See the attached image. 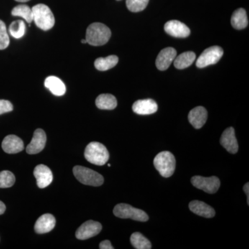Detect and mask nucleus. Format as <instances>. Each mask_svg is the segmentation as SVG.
Segmentation results:
<instances>
[{
    "label": "nucleus",
    "mask_w": 249,
    "mask_h": 249,
    "mask_svg": "<svg viewBox=\"0 0 249 249\" xmlns=\"http://www.w3.org/2000/svg\"><path fill=\"white\" fill-rule=\"evenodd\" d=\"M110 29L99 22L92 23L88 27L86 31V39L88 44L92 46L106 45L110 39Z\"/></svg>",
    "instance_id": "1"
},
{
    "label": "nucleus",
    "mask_w": 249,
    "mask_h": 249,
    "mask_svg": "<svg viewBox=\"0 0 249 249\" xmlns=\"http://www.w3.org/2000/svg\"><path fill=\"white\" fill-rule=\"evenodd\" d=\"M33 21L36 26L44 31H48L55 24V18L47 5L39 4L32 8Z\"/></svg>",
    "instance_id": "2"
},
{
    "label": "nucleus",
    "mask_w": 249,
    "mask_h": 249,
    "mask_svg": "<svg viewBox=\"0 0 249 249\" xmlns=\"http://www.w3.org/2000/svg\"><path fill=\"white\" fill-rule=\"evenodd\" d=\"M85 157L89 163L97 165L106 164L109 158L106 147L101 142H91L85 150Z\"/></svg>",
    "instance_id": "3"
},
{
    "label": "nucleus",
    "mask_w": 249,
    "mask_h": 249,
    "mask_svg": "<svg viewBox=\"0 0 249 249\" xmlns=\"http://www.w3.org/2000/svg\"><path fill=\"white\" fill-rule=\"evenodd\" d=\"M154 165L162 177L170 178L173 175L176 166L175 156L168 151L160 152L154 160Z\"/></svg>",
    "instance_id": "4"
},
{
    "label": "nucleus",
    "mask_w": 249,
    "mask_h": 249,
    "mask_svg": "<svg viewBox=\"0 0 249 249\" xmlns=\"http://www.w3.org/2000/svg\"><path fill=\"white\" fill-rule=\"evenodd\" d=\"M75 178L83 184L91 186H100L104 183V178L97 172L85 168V167L76 165L73 169Z\"/></svg>",
    "instance_id": "5"
},
{
    "label": "nucleus",
    "mask_w": 249,
    "mask_h": 249,
    "mask_svg": "<svg viewBox=\"0 0 249 249\" xmlns=\"http://www.w3.org/2000/svg\"><path fill=\"white\" fill-rule=\"evenodd\" d=\"M114 215L122 219H132L139 222H147L149 217L145 211L136 209L130 205L127 204H119L114 207Z\"/></svg>",
    "instance_id": "6"
},
{
    "label": "nucleus",
    "mask_w": 249,
    "mask_h": 249,
    "mask_svg": "<svg viewBox=\"0 0 249 249\" xmlns=\"http://www.w3.org/2000/svg\"><path fill=\"white\" fill-rule=\"evenodd\" d=\"M224 51L219 46H213L206 49L196 60V66L198 68H204L209 65H214L222 58Z\"/></svg>",
    "instance_id": "7"
},
{
    "label": "nucleus",
    "mask_w": 249,
    "mask_h": 249,
    "mask_svg": "<svg viewBox=\"0 0 249 249\" xmlns=\"http://www.w3.org/2000/svg\"><path fill=\"white\" fill-rule=\"evenodd\" d=\"M191 183L196 188L209 194L217 193L220 187V180L217 177L204 178L201 176H195L191 178Z\"/></svg>",
    "instance_id": "8"
},
{
    "label": "nucleus",
    "mask_w": 249,
    "mask_h": 249,
    "mask_svg": "<svg viewBox=\"0 0 249 249\" xmlns=\"http://www.w3.org/2000/svg\"><path fill=\"white\" fill-rule=\"evenodd\" d=\"M102 230L101 223L89 220L82 224L76 232V237L80 240H88L100 233Z\"/></svg>",
    "instance_id": "9"
},
{
    "label": "nucleus",
    "mask_w": 249,
    "mask_h": 249,
    "mask_svg": "<svg viewBox=\"0 0 249 249\" xmlns=\"http://www.w3.org/2000/svg\"><path fill=\"white\" fill-rule=\"evenodd\" d=\"M47 142V136L45 131L42 129H37L34 132V137L30 143L27 145V152L29 155H35L43 150Z\"/></svg>",
    "instance_id": "10"
},
{
    "label": "nucleus",
    "mask_w": 249,
    "mask_h": 249,
    "mask_svg": "<svg viewBox=\"0 0 249 249\" xmlns=\"http://www.w3.org/2000/svg\"><path fill=\"white\" fill-rule=\"evenodd\" d=\"M164 29L167 34L175 37L184 38L191 34L189 28L178 20L168 21L165 23Z\"/></svg>",
    "instance_id": "11"
},
{
    "label": "nucleus",
    "mask_w": 249,
    "mask_h": 249,
    "mask_svg": "<svg viewBox=\"0 0 249 249\" xmlns=\"http://www.w3.org/2000/svg\"><path fill=\"white\" fill-rule=\"evenodd\" d=\"M177 56V51L173 47H168L160 51L156 60V66L160 71L168 70Z\"/></svg>",
    "instance_id": "12"
},
{
    "label": "nucleus",
    "mask_w": 249,
    "mask_h": 249,
    "mask_svg": "<svg viewBox=\"0 0 249 249\" xmlns=\"http://www.w3.org/2000/svg\"><path fill=\"white\" fill-rule=\"evenodd\" d=\"M34 174L37 180V186L40 188H46L53 181V174L47 165H37L34 169Z\"/></svg>",
    "instance_id": "13"
},
{
    "label": "nucleus",
    "mask_w": 249,
    "mask_h": 249,
    "mask_svg": "<svg viewBox=\"0 0 249 249\" xmlns=\"http://www.w3.org/2000/svg\"><path fill=\"white\" fill-rule=\"evenodd\" d=\"M220 144L230 153H237L238 151L239 145L233 127H229L224 130L221 137Z\"/></svg>",
    "instance_id": "14"
},
{
    "label": "nucleus",
    "mask_w": 249,
    "mask_h": 249,
    "mask_svg": "<svg viewBox=\"0 0 249 249\" xmlns=\"http://www.w3.org/2000/svg\"><path fill=\"white\" fill-rule=\"evenodd\" d=\"M158 109L157 103L154 100L144 99L136 101L132 106V110L139 115H149L154 114Z\"/></svg>",
    "instance_id": "15"
},
{
    "label": "nucleus",
    "mask_w": 249,
    "mask_h": 249,
    "mask_svg": "<svg viewBox=\"0 0 249 249\" xmlns=\"http://www.w3.org/2000/svg\"><path fill=\"white\" fill-rule=\"evenodd\" d=\"M3 150L6 153L16 154L24 150V142L22 139L16 135H8L1 143Z\"/></svg>",
    "instance_id": "16"
},
{
    "label": "nucleus",
    "mask_w": 249,
    "mask_h": 249,
    "mask_svg": "<svg viewBox=\"0 0 249 249\" xmlns=\"http://www.w3.org/2000/svg\"><path fill=\"white\" fill-rule=\"evenodd\" d=\"M208 112L206 108L198 106L192 109L188 114V120L196 129H200L206 124Z\"/></svg>",
    "instance_id": "17"
},
{
    "label": "nucleus",
    "mask_w": 249,
    "mask_h": 249,
    "mask_svg": "<svg viewBox=\"0 0 249 249\" xmlns=\"http://www.w3.org/2000/svg\"><path fill=\"white\" fill-rule=\"evenodd\" d=\"M55 219L52 214H45L36 221L35 231L38 234L47 233L53 230L55 226Z\"/></svg>",
    "instance_id": "18"
},
{
    "label": "nucleus",
    "mask_w": 249,
    "mask_h": 249,
    "mask_svg": "<svg viewBox=\"0 0 249 249\" xmlns=\"http://www.w3.org/2000/svg\"><path fill=\"white\" fill-rule=\"evenodd\" d=\"M189 209L192 212L201 217L212 218L215 215V211L213 208L203 201L197 200L191 201L189 204Z\"/></svg>",
    "instance_id": "19"
},
{
    "label": "nucleus",
    "mask_w": 249,
    "mask_h": 249,
    "mask_svg": "<svg viewBox=\"0 0 249 249\" xmlns=\"http://www.w3.org/2000/svg\"><path fill=\"white\" fill-rule=\"evenodd\" d=\"M45 86L55 96H63L66 92V87L58 77H47L45 81Z\"/></svg>",
    "instance_id": "20"
},
{
    "label": "nucleus",
    "mask_w": 249,
    "mask_h": 249,
    "mask_svg": "<svg viewBox=\"0 0 249 249\" xmlns=\"http://www.w3.org/2000/svg\"><path fill=\"white\" fill-rule=\"evenodd\" d=\"M231 24L232 27L237 30H242L247 28L249 20L245 9L241 8L234 11L231 17Z\"/></svg>",
    "instance_id": "21"
},
{
    "label": "nucleus",
    "mask_w": 249,
    "mask_h": 249,
    "mask_svg": "<svg viewBox=\"0 0 249 249\" xmlns=\"http://www.w3.org/2000/svg\"><path fill=\"white\" fill-rule=\"evenodd\" d=\"M96 106H97L98 109L111 110V109H115L117 106V101H116L115 96L113 95L109 94V93H103V94L99 95L96 98Z\"/></svg>",
    "instance_id": "22"
},
{
    "label": "nucleus",
    "mask_w": 249,
    "mask_h": 249,
    "mask_svg": "<svg viewBox=\"0 0 249 249\" xmlns=\"http://www.w3.org/2000/svg\"><path fill=\"white\" fill-rule=\"evenodd\" d=\"M196 59V54L193 52H187L180 54L174 60V65L178 70H183L191 66Z\"/></svg>",
    "instance_id": "23"
},
{
    "label": "nucleus",
    "mask_w": 249,
    "mask_h": 249,
    "mask_svg": "<svg viewBox=\"0 0 249 249\" xmlns=\"http://www.w3.org/2000/svg\"><path fill=\"white\" fill-rule=\"evenodd\" d=\"M119 62V58L116 55H111L106 58H98L95 60L94 66L99 71H107L115 67Z\"/></svg>",
    "instance_id": "24"
},
{
    "label": "nucleus",
    "mask_w": 249,
    "mask_h": 249,
    "mask_svg": "<svg viewBox=\"0 0 249 249\" xmlns=\"http://www.w3.org/2000/svg\"><path fill=\"white\" fill-rule=\"evenodd\" d=\"M11 14L14 16L21 17L25 19L26 22L31 24L33 21L32 9L26 4H20L16 6L11 11Z\"/></svg>",
    "instance_id": "25"
},
{
    "label": "nucleus",
    "mask_w": 249,
    "mask_h": 249,
    "mask_svg": "<svg viewBox=\"0 0 249 249\" xmlns=\"http://www.w3.org/2000/svg\"><path fill=\"white\" fill-rule=\"evenodd\" d=\"M130 242L134 248L137 249H150L152 245L146 237H144L140 232H134L130 237Z\"/></svg>",
    "instance_id": "26"
},
{
    "label": "nucleus",
    "mask_w": 249,
    "mask_h": 249,
    "mask_svg": "<svg viewBox=\"0 0 249 249\" xmlns=\"http://www.w3.org/2000/svg\"><path fill=\"white\" fill-rule=\"evenodd\" d=\"M9 30L10 34L15 38H21L25 34V23L24 22V21L21 20V19L14 21L9 26Z\"/></svg>",
    "instance_id": "27"
},
{
    "label": "nucleus",
    "mask_w": 249,
    "mask_h": 249,
    "mask_svg": "<svg viewBox=\"0 0 249 249\" xmlns=\"http://www.w3.org/2000/svg\"><path fill=\"white\" fill-rule=\"evenodd\" d=\"M150 0H126L127 9L133 13L143 11L147 7Z\"/></svg>",
    "instance_id": "28"
},
{
    "label": "nucleus",
    "mask_w": 249,
    "mask_h": 249,
    "mask_svg": "<svg viewBox=\"0 0 249 249\" xmlns=\"http://www.w3.org/2000/svg\"><path fill=\"white\" fill-rule=\"evenodd\" d=\"M16 181L14 174L8 170L0 172V188H10L14 185Z\"/></svg>",
    "instance_id": "29"
},
{
    "label": "nucleus",
    "mask_w": 249,
    "mask_h": 249,
    "mask_svg": "<svg viewBox=\"0 0 249 249\" xmlns=\"http://www.w3.org/2000/svg\"><path fill=\"white\" fill-rule=\"evenodd\" d=\"M10 40L6 24L0 19V50H4L9 47Z\"/></svg>",
    "instance_id": "30"
},
{
    "label": "nucleus",
    "mask_w": 249,
    "mask_h": 249,
    "mask_svg": "<svg viewBox=\"0 0 249 249\" xmlns=\"http://www.w3.org/2000/svg\"><path fill=\"white\" fill-rule=\"evenodd\" d=\"M14 109L12 103L6 100H0V115L4 113L10 112Z\"/></svg>",
    "instance_id": "31"
},
{
    "label": "nucleus",
    "mask_w": 249,
    "mask_h": 249,
    "mask_svg": "<svg viewBox=\"0 0 249 249\" xmlns=\"http://www.w3.org/2000/svg\"><path fill=\"white\" fill-rule=\"evenodd\" d=\"M99 248L101 249H114V247L111 245L110 241L104 240L100 243Z\"/></svg>",
    "instance_id": "32"
},
{
    "label": "nucleus",
    "mask_w": 249,
    "mask_h": 249,
    "mask_svg": "<svg viewBox=\"0 0 249 249\" xmlns=\"http://www.w3.org/2000/svg\"><path fill=\"white\" fill-rule=\"evenodd\" d=\"M244 191H245V193H246V195H247V204L249 205V183H247L244 186Z\"/></svg>",
    "instance_id": "33"
},
{
    "label": "nucleus",
    "mask_w": 249,
    "mask_h": 249,
    "mask_svg": "<svg viewBox=\"0 0 249 249\" xmlns=\"http://www.w3.org/2000/svg\"><path fill=\"white\" fill-rule=\"evenodd\" d=\"M5 211H6V206L2 201H0V214H4Z\"/></svg>",
    "instance_id": "34"
},
{
    "label": "nucleus",
    "mask_w": 249,
    "mask_h": 249,
    "mask_svg": "<svg viewBox=\"0 0 249 249\" xmlns=\"http://www.w3.org/2000/svg\"><path fill=\"white\" fill-rule=\"evenodd\" d=\"M16 1H19V2H27V1H30V0H16Z\"/></svg>",
    "instance_id": "35"
},
{
    "label": "nucleus",
    "mask_w": 249,
    "mask_h": 249,
    "mask_svg": "<svg viewBox=\"0 0 249 249\" xmlns=\"http://www.w3.org/2000/svg\"><path fill=\"white\" fill-rule=\"evenodd\" d=\"M81 42H82V43H83V44L88 43V42H87L86 40H82Z\"/></svg>",
    "instance_id": "36"
},
{
    "label": "nucleus",
    "mask_w": 249,
    "mask_h": 249,
    "mask_svg": "<svg viewBox=\"0 0 249 249\" xmlns=\"http://www.w3.org/2000/svg\"><path fill=\"white\" fill-rule=\"evenodd\" d=\"M118 1H120V0H118Z\"/></svg>",
    "instance_id": "37"
}]
</instances>
